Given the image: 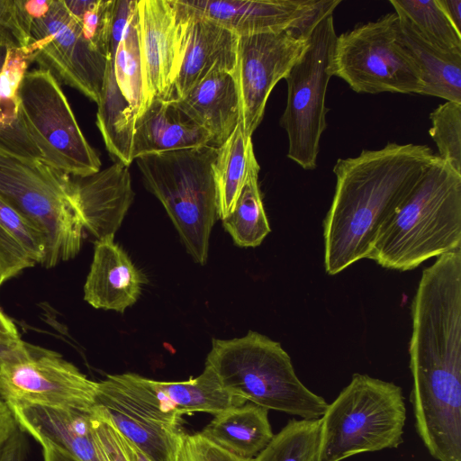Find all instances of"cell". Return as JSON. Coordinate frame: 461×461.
I'll list each match as a JSON object with an SVG mask.
<instances>
[{
	"label": "cell",
	"mask_w": 461,
	"mask_h": 461,
	"mask_svg": "<svg viewBox=\"0 0 461 461\" xmlns=\"http://www.w3.org/2000/svg\"><path fill=\"white\" fill-rule=\"evenodd\" d=\"M23 430L17 428L9 440L0 461H23L24 455V439Z\"/></svg>",
	"instance_id": "ab89813d"
},
{
	"label": "cell",
	"mask_w": 461,
	"mask_h": 461,
	"mask_svg": "<svg viewBox=\"0 0 461 461\" xmlns=\"http://www.w3.org/2000/svg\"><path fill=\"white\" fill-rule=\"evenodd\" d=\"M258 172L250 175L233 212L221 220L234 243L242 248L259 246L271 231L258 185Z\"/></svg>",
	"instance_id": "4316f807"
},
{
	"label": "cell",
	"mask_w": 461,
	"mask_h": 461,
	"mask_svg": "<svg viewBox=\"0 0 461 461\" xmlns=\"http://www.w3.org/2000/svg\"><path fill=\"white\" fill-rule=\"evenodd\" d=\"M113 239L108 237L95 243L84 299L95 309L123 313L137 302L144 277Z\"/></svg>",
	"instance_id": "ac0fdd59"
},
{
	"label": "cell",
	"mask_w": 461,
	"mask_h": 461,
	"mask_svg": "<svg viewBox=\"0 0 461 461\" xmlns=\"http://www.w3.org/2000/svg\"><path fill=\"white\" fill-rule=\"evenodd\" d=\"M397 15L403 43L420 75V95L461 103V54L446 52L429 44L403 16Z\"/></svg>",
	"instance_id": "603a6c76"
},
{
	"label": "cell",
	"mask_w": 461,
	"mask_h": 461,
	"mask_svg": "<svg viewBox=\"0 0 461 461\" xmlns=\"http://www.w3.org/2000/svg\"><path fill=\"white\" fill-rule=\"evenodd\" d=\"M19 119L47 166L74 177L100 171L59 81L48 70L27 71L18 90Z\"/></svg>",
	"instance_id": "ba28073f"
},
{
	"label": "cell",
	"mask_w": 461,
	"mask_h": 461,
	"mask_svg": "<svg viewBox=\"0 0 461 461\" xmlns=\"http://www.w3.org/2000/svg\"><path fill=\"white\" fill-rule=\"evenodd\" d=\"M406 406L393 382L354 374L321 417L316 461L397 448L402 442Z\"/></svg>",
	"instance_id": "5b68a950"
},
{
	"label": "cell",
	"mask_w": 461,
	"mask_h": 461,
	"mask_svg": "<svg viewBox=\"0 0 461 461\" xmlns=\"http://www.w3.org/2000/svg\"><path fill=\"white\" fill-rule=\"evenodd\" d=\"M84 228L96 240L114 237L134 199L128 167L115 162L86 177L73 179Z\"/></svg>",
	"instance_id": "2e32d148"
},
{
	"label": "cell",
	"mask_w": 461,
	"mask_h": 461,
	"mask_svg": "<svg viewBox=\"0 0 461 461\" xmlns=\"http://www.w3.org/2000/svg\"><path fill=\"white\" fill-rule=\"evenodd\" d=\"M0 223L15 236L36 264L42 265L46 254L43 235L25 216L1 196Z\"/></svg>",
	"instance_id": "e575fe53"
},
{
	"label": "cell",
	"mask_w": 461,
	"mask_h": 461,
	"mask_svg": "<svg viewBox=\"0 0 461 461\" xmlns=\"http://www.w3.org/2000/svg\"><path fill=\"white\" fill-rule=\"evenodd\" d=\"M0 339H21L13 321L0 309Z\"/></svg>",
	"instance_id": "ee69618b"
},
{
	"label": "cell",
	"mask_w": 461,
	"mask_h": 461,
	"mask_svg": "<svg viewBox=\"0 0 461 461\" xmlns=\"http://www.w3.org/2000/svg\"><path fill=\"white\" fill-rule=\"evenodd\" d=\"M187 10L238 37L280 32L313 23L340 0H181Z\"/></svg>",
	"instance_id": "9a60e30c"
},
{
	"label": "cell",
	"mask_w": 461,
	"mask_h": 461,
	"mask_svg": "<svg viewBox=\"0 0 461 461\" xmlns=\"http://www.w3.org/2000/svg\"><path fill=\"white\" fill-rule=\"evenodd\" d=\"M188 14L185 51L169 98L173 100L183 98L212 72L235 75L237 70L239 37L212 21Z\"/></svg>",
	"instance_id": "e0dca14e"
},
{
	"label": "cell",
	"mask_w": 461,
	"mask_h": 461,
	"mask_svg": "<svg viewBox=\"0 0 461 461\" xmlns=\"http://www.w3.org/2000/svg\"><path fill=\"white\" fill-rule=\"evenodd\" d=\"M117 431V430H116ZM118 437L129 461H149L139 448L118 431ZM170 461H248L240 459L216 446L200 433L181 430ZM250 461V460H249Z\"/></svg>",
	"instance_id": "836d02e7"
},
{
	"label": "cell",
	"mask_w": 461,
	"mask_h": 461,
	"mask_svg": "<svg viewBox=\"0 0 461 461\" xmlns=\"http://www.w3.org/2000/svg\"><path fill=\"white\" fill-rule=\"evenodd\" d=\"M330 70L357 93L420 95L423 88L396 13L337 36Z\"/></svg>",
	"instance_id": "52a82bcc"
},
{
	"label": "cell",
	"mask_w": 461,
	"mask_h": 461,
	"mask_svg": "<svg viewBox=\"0 0 461 461\" xmlns=\"http://www.w3.org/2000/svg\"><path fill=\"white\" fill-rule=\"evenodd\" d=\"M199 433L230 455L248 461L261 452L275 435L268 410L252 402L214 415Z\"/></svg>",
	"instance_id": "7402d4cb"
},
{
	"label": "cell",
	"mask_w": 461,
	"mask_h": 461,
	"mask_svg": "<svg viewBox=\"0 0 461 461\" xmlns=\"http://www.w3.org/2000/svg\"><path fill=\"white\" fill-rule=\"evenodd\" d=\"M333 12L314 24L307 49L285 78L287 97L280 125L288 138L287 157L306 170L317 167L320 140L327 128L325 98L337 38Z\"/></svg>",
	"instance_id": "9c48e42d"
},
{
	"label": "cell",
	"mask_w": 461,
	"mask_h": 461,
	"mask_svg": "<svg viewBox=\"0 0 461 461\" xmlns=\"http://www.w3.org/2000/svg\"><path fill=\"white\" fill-rule=\"evenodd\" d=\"M0 152L29 159H42L22 122L17 126L0 129Z\"/></svg>",
	"instance_id": "f35d334b"
},
{
	"label": "cell",
	"mask_w": 461,
	"mask_h": 461,
	"mask_svg": "<svg viewBox=\"0 0 461 461\" xmlns=\"http://www.w3.org/2000/svg\"><path fill=\"white\" fill-rule=\"evenodd\" d=\"M32 18L21 0H0V43L24 49L30 39Z\"/></svg>",
	"instance_id": "d590c367"
},
{
	"label": "cell",
	"mask_w": 461,
	"mask_h": 461,
	"mask_svg": "<svg viewBox=\"0 0 461 461\" xmlns=\"http://www.w3.org/2000/svg\"><path fill=\"white\" fill-rule=\"evenodd\" d=\"M394 13L403 16L429 44L451 53L461 54L459 33L437 0H390Z\"/></svg>",
	"instance_id": "83f0119b"
},
{
	"label": "cell",
	"mask_w": 461,
	"mask_h": 461,
	"mask_svg": "<svg viewBox=\"0 0 461 461\" xmlns=\"http://www.w3.org/2000/svg\"><path fill=\"white\" fill-rule=\"evenodd\" d=\"M461 249V174L437 155L378 233L369 259L408 271Z\"/></svg>",
	"instance_id": "7a4b0ae2"
},
{
	"label": "cell",
	"mask_w": 461,
	"mask_h": 461,
	"mask_svg": "<svg viewBox=\"0 0 461 461\" xmlns=\"http://www.w3.org/2000/svg\"><path fill=\"white\" fill-rule=\"evenodd\" d=\"M94 410L149 461L171 460L182 415L152 379L133 373L106 375L97 382Z\"/></svg>",
	"instance_id": "30bf717a"
},
{
	"label": "cell",
	"mask_w": 461,
	"mask_h": 461,
	"mask_svg": "<svg viewBox=\"0 0 461 461\" xmlns=\"http://www.w3.org/2000/svg\"><path fill=\"white\" fill-rule=\"evenodd\" d=\"M96 125L107 151L129 167L133 161L132 144L136 116L116 82L113 61L107 60L97 103Z\"/></svg>",
	"instance_id": "d4e9b609"
},
{
	"label": "cell",
	"mask_w": 461,
	"mask_h": 461,
	"mask_svg": "<svg viewBox=\"0 0 461 461\" xmlns=\"http://www.w3.org/2000/svg\"><path fill=\"white\" fill-rule=\"evenodd\" d=\"M435 154L422 144L388 142L339 158L323 221L324 267L336 275L367 258L381 229L413 189Z\"/></svg>",
	"instance_id": "6da1fadb"
},
{
	"label": "cell",
	"mask_w": 461,
	"mask_h": 461,
	"mask_svg": "<svg viewBox=\"0 0 461 461\" xmlns=\"http://www.w3.org/2000/svg\"><path fill=\"white\" fill-rule=\"evenodd\" d=\"M29 64L23 50L0 43V129L21 123L18 90Z\"/></svg>",
	"instance_id": "4dcf8cb0"
},
{
	"label": "cell",
	"mask_w": 461,
	"mask_h": 461,
	"mask_svg": "<svg viewBox=\"0 0 461 461\" xmlns=\"http://www.w3.org/2000/svg\"><path fill=\"white\" fill-rule=\"evenodd\" d=\"M137 14L144 111L157 98H170L189 14L181 0H138Z\"/></svg>",
	"instance_id": "5bb4252c"
},
{
	"label": "cell",
	"mask_w": 461,
	"mask_h": 461,
	"mask_svg": "<svg viewBox=\"0 0 461 461\" xmlns=\"http://www.w3.org/2000/svg\"><path fill=\"white\" fill-rule=\"evenodd\" d=\"M39 443L42 447L44 461H77L64 450L47 441H41Z\"/></svg>",
	"instance_id": "b9f144b4"
},
{
	"label": "cell",
	"mask_w": 461,
	"mask_h": 461,
	"mask_svg": "<svg viewBox=\"0 0 461 461\" xmlns=\"http://www.w3.org/2000/svg\"><path fill=\"white\" fill-rule=\"evenodd\" d=\"M5 277H4V275L0 269V286L2 285V284L5 282Z\"/></svg>",
	"instance_id": "f6af8a7d"
},
{
	"label": "cell",
	"mask_w": 461,
	"mask_h": 461,
	"mask_svg": "<svg viewBox=\"0 0 461 461\" xmlns=\"http://www.w3.org/2000/svg\"><path fill=\"white\" fill-rule=\"evenodd\" d=\"M321 418L290 420L250 461H316Z\"/></svg>",
	"instance_id": "f1b7e54d"
},
{
	"label": "cell",
	"mask_w": 461,
	"mask_h": 461,
	"mask_svg": "<svg viewBox=\"0 0 461 461\" xmlns=\"http://www.w3.org/2000/svg\"><path fill=\"white\" fill-rule=\"evenodd\" d=\"M0 196L43 235L41 266L53 267L78 254L85 228L68 175L41 160L0 152Z\"/></svg>",
	"instance_id": "8992f818"
},
{
	"label": "cell",
	"mask_w": 461,
	"mask_h": 461,
	"mask_svg": "<svg viewBox=\"0 0 461 461\" xmlns=\"http://www.w3.org/2000/svg\"><path fill=\"white\" fill-rule=\"evenodd\" d=\"M111 60L118 86L131 106L137 119L143 112L137 8L131 16Z\"/></svg>",
	"instance_id": "f546056e"
},
{
	"label": "cell",
	"mask_w": 461,
	"mask_h": 461,
	"mask_svg": "<svg viewBox=\"0 0 461 461\" xmlns=\"http://www.w3.org/2000/svg\"><path fill=\"white\" fill-rule=\"evenodd\" d=\"M211 145L208 133L176 100L157 98L136 119L133 160L140 156Z\"/></svg>",
	"instance_id": "ffe728a7"
},
{
	"label": "cell",
	"mask_w": 461,
	"mask_h": 461,
	"mask_svg": "<svg viewBox=\"0 0 461 461\" xmlns=\"http://www.w3.org/2000/svg\"><path fill=\"white\" fill-rule=\"evenodd\" d=\"M321 18L302 28L239 37L235 77L240 124L246 136L252 137L260 124L271 91L304 53L309 35Z\"/></svg>",
	"instance_id": "4fadbf2b"
},
{
	"label": "cell",
	"mask_w": 461,
	"mask_h": 461,
	"mask_svg": "<svg viewBox=\"0 0 461 461\" xmlns=\"http://www.w3.org/2000/svg\"><path fill=\"white\" fill-rule=\"evenodd\" d=\"M92 435L100 461H129L116 429L98 415L94 407L92 411Z\"/></svg>",
	"instance_id": "74e56055"
},
{
	"label": "cell",
	"mask_w": 461,
	"mask_h": 461,
	"mask_svg": "<svg viewBox=\"0 0 461 461\" xmlns=\"http://www.w3.org/2000/svg\"><path fill=\"white\" fill-rule=\"evenodd\" d=\"M19 428L36 441H47L77 461H100L92 435V410L45 406L9 407Z\"/></svg>",
	"instance_id": "d6986e66"
},
{
	"label": "cell",
	"mask_w": 461,
	"mask_h": 461,
	"mask_svg": "<svg viewBox=\"0 0 461 461\" xmlns=\"http://www.w3.org/2000/svg\"><path fill=\"white\" fill-rule=\"evenodd\" d=\"M205 366L226 392L268 411L313 420L329 404L300 381L281 344L256 331L231 339H213Z\"/></svg>",
	"instance_id": "3957f363"
},
{
	"label": "cell",
	"mask_w": 461,
	"mask_h": 461,
	"mask_svg": "<svg viewBox=\"0 0 461 461\" xmlns=\"http://www.w3.org/2000/svg\"><path fill=\"white\" fill-rule=\"evenodd\" d=\"M97 382L59 353L24 342L0 364V398L13 406L90 411Z\"/></svg>",
	"instance_id": "8fae6325"
},
{
	"label": "cell",
	"mask_w": 461,
	"mask_h": 461,
	"mask_svg": "<svg viewBox=\"0 0 461 461\" xmlns=\"http://www.w3.org/2000/svg\"><path fill=\"white\" fill-rule=\"evenodd\" d=\"M212 145L136 158L146 188L164 206L188 254L207 262L210 236L217 219Z\"/></svg>",
	"instance_id": "277c9868"
},
{
	"label": "cell",
	"mask_w": 461,
	"mask_h": 461,
	"mask_svg": "<svg viewBox=\"0 0 461 461\" xmlns=\"http://www.w3.org/2000/svg\"><path fill=\"white\" fill-rule=\"evenodd\" d=\"M23 344L22 339H0V364L17 353L23 347Z\"/></svg>",
	"instance_id": "7bdbcfd3"
},
{
	"label": "cell",
	"mask_w": 461,
	"mask_h": 461,
	"mask_svg": "<svg viewBox=\"0 0 461 461\" xmlns=\"http://www.w3.org/2000/svg\"><path fill=\"white\" fill-rule=\"evenodd\" d=\"M152 384L180 415L194 412L216 415L247 402L226 392L208 366L195 378L179 382L152 380Z\"/></svg>",
	"instance_id": "484cf974"
},
{
	"label": "cell",
	"mask_w": 461,
	"mask_h": 461,
	"mask_svg": "<svg viewBox=\"0 0 461 461\" xmlns=\"http://www.w3.org/2000/svg\"><path fill=\"white\" fill-rule=\"evenodd\" d=\"M251 137L244 134L240 124L219 148L212 164L217 218L230 215L250 175L259 171Z\"/></svg>",
	"instance_id": "cb8c5ba5"
},
{
	"label": "cell",
	"mask_w": 461,
	"mask_h": 461,
	"mask_svg": "<svg viewBox=\"0 0 461 461\" xmlns=\"http://www.w3.org/2000/svg\"><path fill=\"white\" fill-rule=\"evenodd\" d=\"M23 50L29 63L37 62L58 81L98 103L107 59L87 41L63 0H52L44 15L32 19Z\"/></svg>",
	"instance_id": "7c38bea8"
},
{
	"label": "cell",
	"mask_w": 461,
	"mask_h": 461,
	"mask_svg": "<svg viewBox=\"0 0 461 461\" xmlns=\"http://www.w3.org/2000/svg\"><path fill=\"white\" fill-rule=\"evenodd\" d=\"M36 265L15 236L0 223V269L5 280Z\"/></svg>",
	"instance_id": "8d00e7d4"
},
{
	"label": "cell",
	"mask_w": 461,
	"mask_h": 461,
	"mask_svg": "<svg viewBox=\"0 0 461 461\" xmlns=\"http://www.w3.org/2000/svg\"><path fill=\"white\" fill-rule=\"evenodd\" d=\"M429 119V132L438 157L461 174V103L446 101L430 113Z\"/></svg>",
	"instance_id": "1f68e13d"
},
{
	"label": "cell",
	"mask_w": 461,
	"mask_h": 461,
	"mask_svg": "<svg viewBox=\"0 0 461 461\" xmlns=\"http://www.w3.org/2000/svg\"><path fill=\"white\" fill-rule=\"evenodd\" d=\"M176 101L208 133L215 148L221 146L240 123V100L233 74L212 72Z\"/></svg>",
	"instance_id": "44dd1931"
},
{
	"label": "cell",
	"mask_w": 461,
	"mask_h": 461,
	"mask_svg": "<svg viewBox=\"0 0 461 461\" xmlns=\"http://www.w3.org/2000/svg\"><path fill=\"white\" fill-rule=\"evenodd\" d=\"M64 4L79 23L87 41L108 59L113 0H65Z\"/></svg>",
	"instance_id": "d6a6232c"
},
{
	"label": "cell",
	"mask_w": 461,
	"mask_h": 461,
	"mask_svg": "<svg viewBox=\"0 0 461 461\" xmlns=\"http://www.w3.org/2000/svg\"><path fill=\"white\" fill-rule=\"evenodd\" d=\"M437 2L456 30L461 33V0H437Z\"/></svg>",
	"instance_id": "60d3db41"
}]
</instances>
